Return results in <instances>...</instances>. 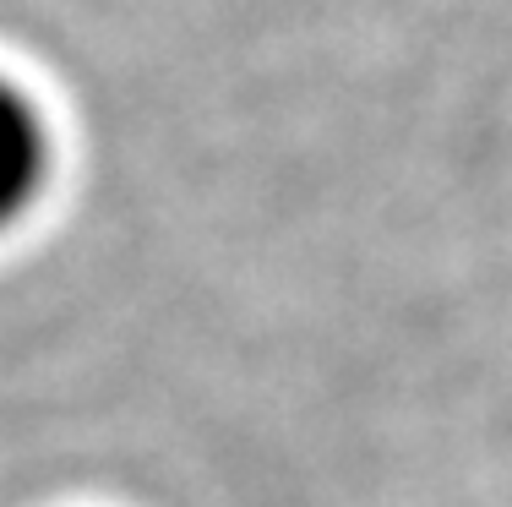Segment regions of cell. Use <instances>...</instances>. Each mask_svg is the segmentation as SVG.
Segmentation results:
<instances>
[{"instance_id": "obj_1", "label": "cell", "mask_w": 512, "mask_h": 507, "mask_svg": "<svg viewBox=\"0 0 512 507\" xmlns=\"http://www.w3.org/2000/svg\"><path fill=\"white\" fill-rule=\"evenodd\" d=\"M55 175V131L22 82L0 77V235L44 202Z\"/></svg>"}]
</instances>
